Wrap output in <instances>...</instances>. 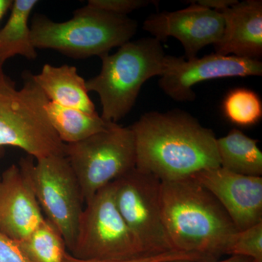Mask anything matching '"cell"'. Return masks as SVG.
<instances>
[{
  "instance_id": "6da1fadb",
  "label": "cell",
  "mask_w": 262,
  "mask_h": 262,
  "mask_svg": "<svg viewBox=\"0 0 262 262\" xmlns=\"http://www.w3.org/2000/svg\"><path fill=\"white\" fill-rule=\"evenodd\" d=\"M130 127L135 138L136 168L161 182L220 167L214 132L187 112H149Z\"/></svg>"
},
{
  "instance_id": "ba28073f",
  "label": "cell",
  "mask_w": 262,
  "mask_h": 262,
  "mask_svg": "<svg viewBox=\"0 0 262 262\" xmlns=\"http://www.w3.org/2000/svg\"><path fill=\"white\" fill-rule=\"evenodd\" d=\"M21 158L33 189L47 220L61 232L67 250L75 246L84 201L80 183L65 156H51L33 161Z\"/></svg>"
},
{
  "instance_id": "603a6c76",
  "label": "cell",
  "mask_w": 262,
  "mask_h": 262,
  "mask_svg": "<svg viewBox=\"0 0 262 262\" xmlns=\"http://www.w3.org/2000/svg\"><path fill=\"white\" fill-rule=\"evenodd\" d=\"M177 261H207L206 258L193 253L174 251L170 252L161 253L155 256H145L136 258V259L126 260V261H103V260L81 259L76 258L67 253L64 262H177Z\"/></svg>"
},
{
  "instance_id": "ac0fdd59",
  "label": "cell",
  "mask_w": 262,
  "mask_h": 262,
  "mask_svg": "<svg viewBox=\"0 0 262 262\" xmlns=\"http://www.w3.org/2000/svg\"><path fill=\"white\" fill-rule=\"evenodd\" d=\"M46 110L52 126L66 144L84 140L114 124L103 120L98 113L65 107L50 101L46 105Z\"/></svg>"
},
{
  "instance_id": "d4e9b609",
  "label": "cell",
  "mask_w": 262,
  "mask_h": 262,
  "mask_svg": "<svg viewBox=\"0 0 262 262\" xmlns=\"http://www.w3.org/2000/svg\"><path fill=\"white\" fill-rule=\"evenodd\" d=\"M192 3L214 11H223L237 3V0H196Z\"/></svg>"
},
{
  "instance_id": "277c9868",
  "label": "cell",
  "mask_w": 262,
  "mask_h": 262,
  "mask_svg": "<svg viewBox=\"0 0 262 262\" xmlns=\"http://www.w3.org/2000/svg\"><path fill=\"white\" fill-rule=\"evenodd\" d=\"M165 58L163 45L154 37L129 41L114 54L100 57L101 71L86 81V88L99 96L103 120L117 123L126 116L143 84L163 75Z\"/></svg>"
},
{
  "instance_id": "44dd1931",
  "label": "cell",
  "mask_w": 262,
  "mask_h": 262,
  "mask_svg": "<svg viewBox=\"0 0 262 262\" xmlns=\"http://www.w3.org/2000/svg\"><path fill=\"white\" fill-rule=\"evenodd\" d=\"M227 255L249 258L255 262H262V222L234 235Z\"/></svg>"
},
{
  "instance_id": "8992f818",
  "label": "cell",
  "mask_w": 262,
  "mask_h": 262,
  "mask_svg": "<svg viewBox=\"0 0 262 262\" xmlns=\"http://www.w3.org/2000/svg\"><path fill=\"white\" fill-rule=\"evenodd\" d=\"M84 205L71 255L81 259L103 261L150 256L117 209L113 183L100 189Z\"/></svg>"
},
{
  "instance_id": "d6986e66",
  "label": "cell",
  "mask_w": 262,
  "mask_h": 262,
  "mask_svg": "<svg viewBox=\"0 0 262 262\" xmlns=\"http://www.w3.org/2000/svg\"><path fill=\"white\" fill-rule=\"evenodd\" d=\"M17 244L29 262H64L68 253L61 232L46 218L30 235Z\"/></svg>"
},
{
  "instance_id": "7a4b0ae2",
  "label": "cell",
  "mask_w": 262,
  "mask_h": 262,
  "mask_svg": "<svg viewBox=\"0 0 262 262\" xmlns=\"http://www.w3.org/2000/svg\"><path fill=\"white\" fill-rule=\"evenodd\" d=\"M160 198L164 225L177 251L207 261L227 255L238 229L208 189L192 177L161 182Z\"/></svg>"
},
{
  "instance_id": "cb8c5ba5",
  "label": "cell",
  "mask_w": 262,
  "mask_h": 262,
  "mask_svg": "<svg viewBox=\"0 0 262 262\" xmlns=\"http://www.w3.org/2000/svg\"><path fill=\"white\" fill-rule=\"evenodd\" d=\"M0 262H29L18 244L0 233Z\"/></svg>"
},
{
  "instance_id": "4316f807",
  "label": "cell",
  "mask_w": 262,
  "mask_h": 262,
  "mask_svg": "<svg viewBox=\"0 0 262 262\" xmlns=\"http://www.w3.org/2000/svg\"><path fill=\"white\" fill-rule=\"evenodd\" d=\"M177 262H255L249 258L244 257L241 256H230L228 258L222 261L215 260V261H177Z\"/></svg>"
},
{
  "instance_id": "4fadbf2b",
  "label": "cell",
  "mask_w": 262,
  "mask_h": 262,
  "mask_svg": "<svg viewBox=\"0 0 262 262\" xmlns=\"http://www.w3.org/2000/svg\"><path fill=\"white\" fill-rule=\"evenodd\" d=\"M45 220L27 170L10 165L0 178V233L20 242Z\"/></svg>"
},
{
  "instance_id": "3957f363",
  "label": "cell",
  "mask_w": 262,
  "mask_h": 262,
  "mask_svg": "<svg viewBox=\"0 0 262 262\" xmlns=\"http://www.w3.org/2000/svg\"><path fill=\"white\" fill-rule=\"evenodd\" d=\"M138 28V22L127 15L86 5L64 22L35 14L30 26L31 39L36 49L55 50L75 58L101 57L130 41Z\"/></svg>"
},
{
  "instance_id": "2e32d148",
  "label": "cell",
  "mask_w": 262,
  "mask_h": 262,
  "mask_svg": "<svg viewBox=\"0 0 262 262\" xmlns=\"http://www.w3.org/2000/svg\"><path fill=\"white\" fill-rule=\"evenodd\" d=\"M37 0H15L8 21L0 30V71L7 60L15 56L35 59L37 51L31 39L29 19Z\"/></svg>"
},
{
  "instance_id": "7c38bea8",
  "label": "cell",
  "mask_w": 262,
  "mask_h": 262,
  "mask_svg": "<svg viewBox=\"0 0 262 262\" xmlns=\"http://www.w3.org/2000/svg\"><path fill=\"white\" fill-rule=\"evenodd\" d=\"M191 177L216 198L238 231L261 223V177L241 175L220 166Z\"/></svg>"
},
{
  "instance_id": "30bf717a",
  "label": "cell",
  "mask_w": 262,
  "mask_h": 262,
  "mask_svg": "<svg viewBox=\"0 0 262 262\" xmlns=\"http://www.w3.org/2000/svg\"><path fill=\"white\" fill-rule=\"evenodd\" d=\"M261 75L260 60L216 53L192 60L166 55L165 70L160 76L158 85L174 101L192 102L196 98L193 86L203 81Z\"/></svg>"
},
{
  "instance_id": "9a60e30c",
  "label": "cell",
  "mask_w": 262,
  "mask_h": 262,
  "mask_svg": "<svg viewBox=\"0 0 262 262\" xmlns=\"http://www.w3.org/2000/svg\"><path fill=\"white\" fill-rule=\"evenodd\" d=\"M33 78L48 99L65 107L77 108L89 113H97L89 95L86 81L74 66H43Z\"/></svg>"
},
{
  "instance_id": "484cf974",
  "label": "cell",
  "mask_w": 262,
  "mask_h": 262,
  "mask_svg": "<svg viewBox=\"0 0 262 262\" xmlns=\"http://www.w3.org/2000/svg\"><path fill=\"white\" fill-rule=\"evenodd\" d=\"M13 1L12 0H0V20L3 18L8 10L11 8ZM3 71H0V79L4 77Z\"/></svg>"
},
{
  "instance_id": "8fae6325",
  "label": "cell",
  "mask_w": 262,
  "mask_h": 262,
  "mask_svg": "<svg viewBox=\"0 0 262 262\" xmlns=\"http://www.w3.org/2000/svg\"><path fill=\"white\" fill-rule=\"evenodd\" d=\"M187 8L148 16L142 28L160 42L172 37L184 50V58L192 60L206 46L220 42L224 32L222 13L189 1Z\"/></svg>"
},
{
  "instance_id": "9c48e42d",
  "label": "cell",
  "mask_w": 262,
  "mask_h": 262,
  "mask_svg": "<svg viewBox=\"0 0 262 262\" xmlns=\"http://www.w3.org/2000/svg\"><path fill=\"white\" fill-rule=\"evenodd\" d=\"M113 184L117 209L146 253L154 256L177 251L163 223L161 181L135 167Z\"/></svg>"
},
{
  "instance_id": "5bb4252c",
  "label": "cell",
  "mask_w": 262,
  "mask_h": 262,
  "mask_svg": "<svg viewBox=\"0 0 262 262\" xmlns=\"http://www.w3.org/2000/svg\"><path fill=\"white\" fill-rule=\"evenodd\" d=\"M224 32L215 45V53L222 56L259 60L262 56V1L237 2L221 12Z\"/></svg>"
},
{
  "instance_id": "5b68a950",
  "label": "cell",
  "mask_w": 262,
  "mask_h": 262,
  "mask_svg": "<svg viewBox=\"0 0 262 262\" xmlns=\"http://www.w3.org/2000/svg\"><path fill=\"white\" fill-rule=\"evenodd\" d=\"M15 89L7 76L0 79V146H15L36 160L65 156L66 144L57 135L46 113L49 100L32 74H23Z\"/></svg>"
},
{
  "instance_id": "ffe728a7",
  "label": "cell",
  "mask_w": 262,
  "mask_h": 262,
  "mask_svg": "<svg viewBox=\"0 0 262 262\" xmlns=\"http://www.w3.org/2000/svg\"><path fill=\"white\" fill-rule=\"evenodd\" d=\"M225 116L239 126H251L257 123L262 117V103L254 91L237 89L230 91L223 103Z\"/></svg>"
},
{
  "instance_id": "7402d4cb",
  "label": "cell",
  "mask_w": 262,
  "mask_h": 262,
  "mask_svg": "<svg viewBox=\"0 0 262 262\" xmlns=\"http://www.w3.org/2000/svg\"><path fill=\"white\" fill-rule=\"evenodd\" d=\"M155 0H89L88 6L119 15H127L134 10L158 5Z\"/></svg>"
},
{
  "instance_id": "83f0119b",
  "label": "cell",
  "mask_w": 262,
  "mask_h": 262,
  "mask_svg": "<svg viewBox=\"0 0 262 262\" xmlns=\"http://www.w3.org/2000/svg\"><path fill=\"white\" fill-rule=\"evenodd\" d=\"M4 147H1V146H0V158H1L2 157H3V155H4Z\"/></svg>"
},
{
  "instance_id": "52a82bcc",
  "label": "cell",
  "mask_w": 262,
  "mask_h": 262,
  "mask_svg": "<svg viewBox=\"0 0 262 262\" xmlns=\"http://www.w3.org/2000/svg\"><path fill=\"white\" fill-rule=\"evenodd\" d=\"M65 157L80 183L85 204L100 189L135 168L134 133L130 126L114 123L84 140L66 144Z\"/></svg>"
},
{
  "instance_id": "e0dca14e",
  "label": "cell",
  "mask_w": 262,
  "mask_h": 262,
  "mask_svg": "<svg viewBox=\"0 0 262 262\" xmlns=\"http://www.w3.org/2000/svg\"><path fill=\"white\" fill-rule=\"evenodd\" d=\"M257 143L236 128L223 137L217 138L220 166L241 175L261 177L262 152Z\"/></svg>"
}]
</instances>
